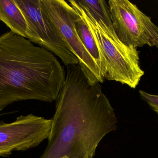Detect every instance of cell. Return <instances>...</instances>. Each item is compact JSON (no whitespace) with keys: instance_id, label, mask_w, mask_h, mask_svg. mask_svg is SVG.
<instances>
[{"instance_id":"obj_1","label":"cell","mask_w":158,"mask_h":158,"mask_svg":"<svg viewBox=\"0 0 158 158\" xmlns=\"http://www.w3.org/2000/svg\"><path fill=\"white\" fill-rule=\"evenodd\" d=\"M56 101L48 145L40 158L94 156L118 122L99 82L79 63L69 66Z\"/></svg>"},{"instance_id":"obj_2","label":"cell","mask_w":158,"mask_h":158,"mask_svg":"<svg viewBox=\"0 0 158 158\" xmlns=\"http://www.w3.org/2000/svg\"><path fill=\"white\" fill-rule=\"evenodd\" d=\"M65 77L54 54L11 31L0 36V112L18 101H56Z\"/></svg>"},{"instance_id":"obj_3","label":"cell","mask_w":158,"mask_h":158,"mask_svg":"<svg viewBox=\"0 0 158 158\" xmlns=\"http://www.w3.org/2000/svg\"><path fill=\"white\" fill-rule=\"evenodd\" d=\"M68 2L82 14L101 45L106 63V79L115 81L135 89L144 75V71L140 66L137 48L123 43L115 32H110L101 21H95L75 0Z\"/></svg>"},{"instance_id":"obj_4","label":"cell","mask_w":158,"mask_h":158,"mask_svg":"<svg viewBox=\"0 0 158 158\" xmlns=\"http://www.w3.org/2000/svg\"><path fill=\"white\" fill-rule=\"evenodd\" d=\"M108 4L113 29L123 43L158 48V27L136 5L128 0H110Z\"/></svg>"},{"instance_id":"obj_5","label":"cell","mask_w":158,"mask_h":158,"mask_svg":"<svg viewBox=\"0 0 158 158\" xmlns=\"http://www.w3.org/2000/svg\"><path fill=\"white\" fill-rule=\"evenodd\" d=\"M40 3L45 15L69 50L78 59L80 65L99 83H103L105 79L101 70L84 46L77 32L75 20L79 16L77 11L64 0H40Z\"/></svg>"},{"instance_id":"obj_6","label":"cell","mask_w":158,"mask_h":158,"mask_svg":"<svg viewBox=\"0 0 158 158\" xmlns=\"http://www.w3.org/2000/svg\"><path fill=\"white\" fill-rule=\"evenodd\" d=\"M21 10L27 25V39L54 54L67 67L79 64L55 28L42 9L40 0H14Z\"/></svg>"},{"instance_id":"obj_7","label":"cell","mask_w":158,"mask_h":158,"mask_svg":"<svg viewBox=\"0 0 158 158\" xmlns=\"http://www.w3.org/2000/svg\"><path fill=\"white\" fill-rule=\"evenodd\" d=\"M52 120L33 114L20 116L11 123L0 121V156L38 146L48 139Z\"/></svg>"},{"instance_id":"obj_8","label":"cell","mask_w":158,"mask_h":158,"mask_svg":"<svg viewBox=\"0 0 158 158\" xmlns=\"http://www.w3.org/2000/svg\"><path fill=\"white\" fill-rule=\"evenodd\" d=\"M74 8L79 14L78 17L75 20V27L78 35L87 52L94 59L101 70L102 76L106 80L107 73L106 63L101 45L93 29L85 18L81 13Z\"/></svg>"},{"instance_id":"obj_9","label":"cell","mask_w":158,"mask_h":158,"mask_svg":"<svg viewBox=\"0 0 158 158\" xmlns=\"http://www.w3.org/2000/svg\"><path fill=\"white\" fill-rule=\"evenodd\" d=\"M0 20L14 33L27 38V22L14 0H0Z\"/></svg>"},{"instance_id":"obj_10","label":"cell","mask_w":158,"mask_h":158,"mask_svg":"<svg viewBox=\"0 0 158 158\" xmlns=\"http://www.w3.org/2000/svg\"><path fill=\"white\" fill-rule=\"evenodd\" d=\"M90 16L97 22L101 21L111 32H115L112 27L108 4L104 0H75Z\"/></svg>"},{"instance_id":"obj_11","label":"cell","mask_w":158,"mask_h":158,"mask_svg":"<svg viewBox=\"0 0 158 158\" xmlns=\"http://www.w3.org/2000/svg\"><path fill=\"white\" fill-rule=\"evenodd\" d=\"M140 96L145 101L151 109L158 115V95L151 94L143 90L139 91Z\"/></svg>"},{"instance_id":"obj_12","label":"cell","mask_w":158,"mask_h":158,"mask_svg":"<svg viewBox=\"0 0 158 158\" xmlns=\"http://www.w3.org/2000/svg\"><path fill=\"white\" fill-rule=\"evenodd\" d=\"M59 158H68L66 156H64V157H62Z\"/></svg>"},{"instance_id":"obj_13","label":"cell","mask_w":158,"mask_h":158,"mask_svg":"<svg viewBox=\"0 0 158 158\" xmlns=\"http://www.w3.org/2000/svg\"><path fill=\"white\" fill-rule=\"evenodd\" d=\"M94 156H90L89 157H88V158H94Z\"/></svg>"}]
</instances>
